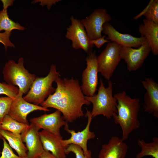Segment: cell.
I'll list each match as a JSON object with an SVG mask.
<instances>
[{
  "label": "cell",
  "mask_w": 158,
  "mask_h": 158,
  "mask_svg": "<svg viewBox=\"0 0 158 158\" xmlns=\"http://www.w3.org/2000/svg\"><path fill=\"white\" fill-rule=\"evenodd\" d=\"M144 16L146 19L158 24V0L153 1Z\"/></svg>",
  "instance_id": "484cf974"
},
{
  "label": "cell",
  "mask_w": 158,
  "mask_h": 158,
  "mask_svg": "<svg viewBox=\"0 0 158 158\" xmlns=\"http://www.w3.org/2000/svg\"><path fill=\"white\" fill-rule=\"evenodd\" d=\"M106 37V36L104 35L96 39L90 40V42L92 44L95 45L97 48H99L105 43L111 42L107 39Z\"/></svg>",
  "instance_id": "f546056e"
},
{
  "label": "cell",
  "mask_w": 158,
  "mask_h": 158,
  "mask_svg": "<svg viewBox=\"0 0 158 158\" xmlns=\"http://www.w3.org/2000/svg\"><path fill=\"white\" fill-rule=\"evenodd\" d=\"M1 153V152L0 151V154Z\"/></svg>",
  "instance_id": "d590c367"
},
{
  "label": "cell",
  "mask_w": 158,
  "mask_h": 158,
  "mask_svg": "<svg viewBox=\"0 0 158 158\" xmlns=\"http://www.w3.org/2000/svg\"><path fill=\"white\" fill-rule=\"evenodd\" d=\"M137 143L141 148V150L137 154L135 158H142L147 156H150L153 158H158V137H154L152 142L149 143L143 139L139 138Z\"/></svg>",
  "instance_id": "44dd1931"
},
{
  "label": "cell",
  "mask_w": 158,
  "mask_h": 158,
  "mask_svg": "<svg viewBox=\"0 0 158 158\" xmlns=\"http://www.w3.org/2000/svg\"><path fill=\"white\" fill-rule=\"evenodd\" d=\"M114 96L117 100V113L112 118L115 124L120 126L122 131L121 139L124 141L140 127V100L138 98H131L125 91L116 93Z\"/></svg>",
  "instance_id": "7a4b0ae2"
},
{
  "label": "cell",
  "mask_w": 158,
  "mask_h": 158,
  "mask_svg": "<svg viewBox=\"0 0 158 158\" xmlns=\"http://www.w3.org/2000/svg\"><path fill=\"white\" fill-rule=\"evenodd\" d=\"M56 66L52 64L48 75L44 77H36L29 91L23 97L27 102L37 105H40L50 95L55 91L56 88L52 84L60 77L59 72L57 71Z\"/></svg>",
  "instance_id": "5b68a950"
},
{
  "label": "cell",
  "mask_w": 158,
  "mask_h": 158,
  "mask_svg": "<svg viewBox=\"0 0 158 158\" xmlns=\"http://www.w3.org/2000/svg\"><path fill=\"white\" fill-rule=\"evenodd\" d=\"M13 100L8 96L0 97V121L1 122L4 117L8 115Z\"/></svg>",
  "instance_id": "d4e9b609"
},
{
  "label": "cell",
  "mask_w": 158,
  "mask_h": 158,
  "mask_svg": "<svg viewBox=\"0 0 158 158\" xmlns=\"http://www.w3.org/2000/svg\"><path fill=\"white\" fill-rule=\"evenodd\" d=\"M112 19L107 10L99 8L94 10L89 16L81 20L90 40L96 39L102 36L103 25Z\"/></svg>",
  "instance_id": "9c48e42d"
},
{
  "label": "cell",
  "mask_w": 158,
  "mask_h": 158,
  "mask_svg": "<svg viewBox=\"0 0 158 158\" xmlns=\"http://www.w3.org/2000/svg\"><path fill=\"white\" fill-rule=\"evenodd\" d=\"M122 47L113 42L107 44L105 49L97 56L98 73L109 80L121 59Z\"/></svg>",
  "instance_id": "8992f818"
},
{
  "label": "cell",
  "mask_w": 158,
  "mask_h": 158,
  "mask_svg": "<svg viewBox=\"0 0 158 158\" xmlns=\"http://www.w3.org/2000/svg\"><path fill=\"white\" fill-rule=\"evenodd\" d=\"M100 83L97 94L92 97L85 96V98L92 104L91 113L93 118L102 115L109 120L117 113V100L113 95V83L109 81L108 87H105L101 79Z\"/></svg>",
  "instance_id": "277c9868"
},
{
  "label": "cell",
  "mask_w": 158,
  "mask_h": 158,
  "mask_svg": "<svg viewBox=\"0 0 158 158\" xmlns=\"http://www.w3.org/2000/svg\"><path fill=\"white\" fill-rule=\"evenodd\" d=\"M71 24L67 29L65 37L72 42V46L74 49H82L88 55L93 51L94 45L90 42L85 28L81 20L72 16Z\"/></svg>",
  "instance_id": "ba28073f"
},
{
  "label": "cell",
  "mask_w": 158,
  "mask_h": 158,
  "mask_svg": "<svg viewBox=\"0 0 158 158\" xmlns=\"http://www.w3.org/2000/svg\"><path fill=\"white\" fill-rule=\"evenodd\" d=\"M23 95L18 93L16 97L13 100L8 114L17 121L29 125L27 117L30 113L37 110L50 111L48 108L27 102L23 99Z\"/></svg>",
  "instance_id": "7c38bea8"
},
{
  "label": "cell",
  "mask_w": 158,
  "mask_h": 158,
  "mask_svg": "<svg viewBox=\"0 0 158 158\" xmlns=\"http://www.w3.org/2000/svg\"><path fill=\"white\" fill-rule=\"evenodd\" d=\"M29 125L17 121L8 115H6L1 122L2 130L17 135H20Z\"/></svg>",
  "instance_id": "7402d4cb"
},
{
  "label": "cell",
  "mask_w": 158,
  "mask_h": 158,
  "mask_svg": "<svg viewBox=\"0 0 158 158\" xmlns=\"http://www.w3.org/2000/svg\"><path fill=\"white\" fill-rule=\"evenodd\" d=\"M19 91L16 86L9 85L6 83L0 82V95H4L14 99Z\"/></svg>",
  "instance_id": "cb8c5ba5"
},
{
  "label": "cell",
  "mask_w": 158,
  "mask_h": 158,
  "mask_svg": "<svg viewBox=\"0 0 158 158\" xmlns=\"http://www.w3.org/2000/svg\"><path fill=\"white\" fill-rule=\"evenodd\" d=\"M151 51L150 46L147 42L138 48L122 47L121 57L125 61L129 72L135 71L142 67Z\"/></svg>",
  "instance_id": "8fae6325"
},
{
  "label": "cell",
  "mask_w": 158,
  "mask_h": 158,
  "mask_svg": "<svg viewBox=\"0 0 158 158\" xmlns=\"http://www.w3.org/2000/svg\"><path fill=\"white\" fill-rule=\"evenodd\" d=\"M153 1V0H151L150 1L146 7L142 10L140 13L137 16H134L133 18V19L135 20H137L139 18L142 16H144V14L147 12L149 8L150 7L151 4L152 3Z\"/></svg>",
  "instance_id": "1f68e13d"
},
{
  "label": "cell",
  "mask_w": 158,
  "mask_h": 158,
  "mask_svg": "<svg viewBox=\"0 0 158 158\" xmlns=\"http://www.w3.org/2000/svg\"><path fill=\"white\" fill-rule=\"evenodd\" d=\"M86 110L85 115L87 118V121L85 128L81 131L76 132L73 130L69 129L67 124L64 126V129L71 134V137L67 140L63 139L61 143L66 148L70 144L77 145L81 148L85 155L89 156L92 155V153L87 149V142L88 140L94 138L96 135L93 132L90 130V126L93 118L91 112L87 109Z\"/></svg>",
  "instance_id": "30bf717a"
},
{
  "label": "cell",
  "mask_w": 158,
  "mask_h": 158,
  "mask_svg": "<svg viewBox=\"0 0 158 158\" xmlns=\"http://www.w3.org/2000/svg\"><path fill=\"white\" fill-rule=\"evenodd\" d=\"M25 28L18 23H16L9 18L7 9H3L0 11V32L4 31L12 32L14 30H24Z\"/></svg>",
  "instance_id": "603a6c76"
},
{
  "label": "cell",
  "mask_w": 158,
  "mask_h": 158,
  "mask_svg": "<svg viewBox=\"0 0 158 158\" xmlns=\"http://www.w3.org/2000/svg\"><path fill=\"white\" fill-rule=\"evenodd\" d=\"M40 158H57L53 155L50 152L44 151L40 156Z\"/></svg>",
  "instance_id": "d6a6232c"
},
{
  "label": "cell",
  "mask_w": 158,
  "mask_h": 158,
  "mask_svg": "<svg viewBox=\"0 0 158 158\" xmlns=\"http://www.w3.org/2000/svg\"><path fill=\"white\" fill-rule=\"evenodd\" d=\"M3 148L0 158H24L16 154L6 140L3 138Z\"/></svg>",
  "instance_id": "83f0119b"
},
{
  "label": "cell",
  "mask_w": 158,
  "mask_h": 158,
  "mask_svg": "<svg viewBox=\"0 0 158 158\" xmlns=\"http://www.w3.org/2000/svg\"><path fill=\"white\" fill-rule=\"evenodd\" d=\"M1 134L8 141L10 147L16 151L19 156L24 158L26 157L28 149L22 140L21 134H15L4 130H1Z\"/></svg>",
  "instance_id": "ffe728a7"
},
{
  "label": "cell",
  "mask_w": 158,
  "mask_h": 158,
  "mask_svg": "<svg viewBox=\"0 0 158 158\" xmlns=\"http://www.w3.org/2000/svg\"><path fill=\"white\" fill-rule=\"evenodd\" d=\"M146 90L144 95V112L158 118V84L152 78H146L141 81Z\"/></svg>",
  "instance_id": "2e32d148"
},
{
  "label": "cell",
  "mask_w": 158,
  "mask_h": 158,
  "mask_svg": "<svg viewBox=\"0 0 158 158\" xmlns=\"http://www.w3.org/2000/svg\"><path fill=\"white\" fill-rule=\"evenodd\" d=\"M107 36V39L114 42L122 47L138 48L147 42L145 38L136 37L127 34H122L116 30L109 23L103 25L102 32Z\"/></svg>",
  "instance_id": "5bb4252c"
},
{
  "label": "cell",
  "mask_w": 158,
  "mask_h": 158,
  "mask_svg": "<svg viewBox=\"0 0 158 158\" xmlns=\"http://www.w3.org/2000/svg\"></svg>",
  "instance_id": "8d00e7d4"
},
{
  "label": "cell",
  "mask_w": 158,
  "mask_h": 158,
  "mask_svg": "<svg viewBox=\"0 0 158 158\" xmlns=\"http://www.w3.org/2000/svg\"><path fill=\"white\" fill-rule=\"evenodd\" d=\"M11 33L12 32L6 31L0 32V42L4 45L6 51L8 47H15V45L11 42L10 39Z\"/></svg>",
  "instance_id": "f1b7e54d"
},
{
  "label": "cell",
  "mask_w": 158,
  "mask_h": 158,
  "mask_svg": "<svg viewBox=\"0 0 158 158\" xmlns=\"http://www.w3.org/2000/svg\"><path fill=\"white\" fill-rule=\"evenodd\" d=\"M24 63L23 57H20L17 63L9 60L5 64L2 72L6 83L18 86V93L23 95L28 93L36 77V75L29 73L25 68Z\"/></svg>",
  "instance_id": "3957f363"
},
{
  "label": "cell",
  "mask_w": 158,
  "mask_h": 158,
  "mask_svg": "<svg viewBox=\"0 0 158 158\" xmlns=\"http://www.w3.org/2000/svg\"><path fill=\"white\" fill-rule=\"evenodd\" d=\"M128 148L127 145L121 138L114 135L107 143L102 145L98 158H125Z\"/></svg>",
  "instance_id": "e0dca14e"
},
{
  "label": "cell",
  "mask_w": 158,
  "mask_h": 158,
  "mask_svg": "<svg viewBox=\"0 0 158 158\" xmlns=\"http://www.w3.org/2000/svg\"><path fill=\"white\" fill-rule=\"evenodd\" d=\"M143 23L139 25L138 31L150 46L151 51L155 56L158 55V24L146 19L143 20Z\"/></svg>",
  "instance_id": "d6986e66"
},
{
  "label": "cell",
  "mask_w": 158,
  "mask_h": 158,
  "mask_svg": "<svg viewBox=\"0 0 158 158\" xmlns=\"http://www.w3.org/2000/svg\"><path fill=\"white\" fill-rule=\"evenodd\" d=\"M87 66L82 74L81 89L85 96L92 97L95 94L99 84L97 56L95 50L85 59Z\"/></svg>",
  "instance_id": "52a82bcc"
},
{
  "label": "cell",
  "mask_w": 158,
  "mask_h": 158,
  "mask_svg": "<svg viewBox=\"0 0 158 158\" xmlns=\"http://www.w3.org/2000/svg\"><path fill=\"white\" fill-rule=\"evenodd\" d=\"M40 138L44 151L50 152L57 158H66V147L62 145L63 138L42 130L39 132Z\"/></svg>",
  "instance_id": "ac0fdd59"
},
{
  "label": "cell",
  "mask_w": 158,
  "mask_h": 158,
  "mask_svg": "<svg viewBox=\"0 0 158 158\" xmlns=\"http://www.w3.org/2000/svg\"><path fill=\"white\" fill-rule=\"evenodd\" d=\"M40 129L31 123L21 134L28 149L26 158H39L44 151L39 134Z\"/></svg>",
  "instance_id": "9a60e30c"
},
{
  "label": "cell",
  "mask_w": 158,
  "mask_h": 158,
  "mask_svg": "<svg viewBox=\"0 0 158 158\" xmlns=\"http://www.w3.org/2000/svg\"><path fill=\"white\" fill-rule=\"evenodd\" d=\"M3 4V9H7L9 6H12L13 5V0H1Z\"/></svg>",
  "instance_id": "836d02e7"
},
{
  "label": "cell",
  "mask_w": 158,
  "mask_h": 158,
  "mask_svg": "<svg viewBox=\"0 0 158 158\" xmlns=\"http://www.w3.org/2000/svg\"><path fill=\"white\" fill-rule=\"evenodd\" d=\"M65 152L68 154L70 152L75 154V158H92V155L87 156L85 155L81 148L79 146L74 144L68 145L65 149Z\"/></svg>",
  "instance_id": "4316f807"
},
{
  "label": "cell",
  "mask_w": 158,
  "mask_h": 158,
  "mask_svg": "<svg viewBox=\"0 0 158 158\" xmlns=\"http://www.w3.org/2000/svg\"><path fill=\"white\" fill-rule=\"evenodd\" d=\"M2 130L1 122L0 121V139H2L3 138L1 134V131Z\"/></svg>",
  "instance_id": "e575fe53"
},
{
  "label": "cell",
  "mask_w": 158,
  "mask_h": 158,
  "mask_svg": "<svg viewBox=\"0 0 158 158\" xmlns=\"http://www.w3.org/2000/svg\"><path fill=\"white\" fill-rule=\"evenodd\" d=\"M55 82L57 85L55 92L41 106L56 109L62 114L63 119L67 122H72L84 116L83 106H88L91 103L85 99L78 80L73 77H59Z\"/></svg>",
  "instance_id": "6da1fadb"
},
{
  "label": "cell",
  "mask_w": 158,
  "mask_h": 158,
  "mask_svg": "<svg viewBox=\"0 0 158 158\" xmlns=\"http://www.w3.org/2000/svg\"><path fill=\"white\" fill-rule=\"evenodd\" d=\"M61 113L56 110L49 114H45L30 120L31 123L34 125L40 130L47 131L53 134L61 136V128L67 124L61 115Z\"/></svg>",
  "instance_id": "4fadbf2b"
},
{
  "label": "cell",
  "mask_w": 158,
  "mask_h": 158,
  "mask_svg": "<svg viewBox=\"0 0 158 158\" xmlns=\"http://www.w3.org/2000/svg\"><path fill=\"white\" fill-rule=\"evenodd\" d=\"M39 1L41 2V5L42 6L47 5L48 9H50L52 5L55 4L56 3L60 1L59 0H41Z\"/></svg>",
  "instance_id": "4dcf8cb0"
}]
</instances>
